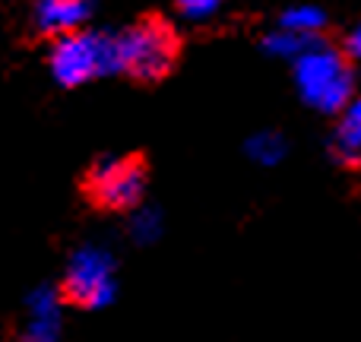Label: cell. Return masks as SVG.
Returning a JSON list of instances; mask_svg holds the SVG:
<instances>
[{"label": "cell", "mask_w": 361, "mask_h": 342, "mask_svg": "<svg viewBox=\"0 0 361 342\" xmlns=\"http://www.w3.org/2000/svg\"><path fill=\"white\" fill-rule=\"evenodd\" d=\"M292 80L307 108L339 114L355 95V61L345 54V48L317 38L292 61Z\"/></svg>", "instance_id": "6da1fadb"}, {"label": "cell", "mask_w": 361, "mask_h": 342, "mask_svg": "<svg viewBox=\"0 0 361 342\" xmlns=\"http://www.w3.org/2000/svg\"><path fill=\"white\" fill-rule=\"evenodd\" d=\"M48 70L57 86L80 89L102 76H114L118 70V38L114 32L76 29L67 35H57L48 51Z\"/></svg>", "instance_id": "7a4b0ae2"}, {"label": "cell", "mask_w": 361, "mask_h": 342, "mask_svg": "<svg viewBox=\"0 0 361 342\" xmlns=\"http://www.w3.org/2000/svg\"><path fill=\"white\" fill-rule=\"evenodd\" d=\"M118 38V70L140 83H159L175 70L180 54V38L175 25L162 16H146L127 29L114 32Z\"/></svg>", "instance_id": "3957f363"}, {"label": "cell", "mask_w": 361, "mask_h": 342, "mask_svg": "<svg viewBox=\"0 0 361 342\" xmlns=\"http://www.w3.org/2000/svg\"><path fill=\"white\" fill-rule=\"evenodd\" d=\"M61 298L82 311L108 307L118 295V263L102 244H82L67 257L61 276Z\"/></svg>", "instance_id": "277c9868"}, {"label": "cell", "mask_w": 361, "mask_h": 342, "mask_svg": "<svg viewBox=\"0 0 361 342\" xmlns=\"http://www.w3.org/2000/svg\"><path fill=\"white\" fill-rule=\"evenodd\" d=\"M89 203L105 212H130L146 197V165L137 156H105L82 181Z\"/></svg>", "instance_id": "5b68a950"}, {"label": "cell", "mask_w": 361, "mask_h": 342, "mask_svg": "<svg viewBox=\"0 0 361 342\" xmlns=\"http://www.w3.org/2000/svg\"><path fill=\"white\" fill-rule=\"evenodd\" d=\"M63 307L67 301L61 298V288L35 286L25 295V324L19 342H61Z\"/></svg>", "instance_id": "8992f818"}, {"label": "cell", "mask_w": 361, "mask_h": 342, "mask_svg": "<svg viewBox=\"0 0 361 342\" xmlns=\"http://www.w3.org/2000/svg\"><path fill=\"white\" fill-rule=\"evenodd\" d=\"M95 13V0H35L32 4V25L48 38L67 35L89 25Z\"/></svg>", "instance_id": "52a82bcc"}, {"label": "cell", "mask_w": 361, "mask_h": 342, "mask_svg": "<svg viewBox=\"0 0 361 342\" xmlns=\"http://www.w3.org/2000/svg\"><path fill=\"white\" fill-rule=\"evenodd\" d=\"M333 152L339 162L361 165V92L352 95V102L339 111L336 137H333Z\"/></svg>", "instance_id": "ba28073f"}, {"label": "cell", "mask_w": 361, "mask_h": 342, "mask_svg": "<svg viewBox=\"0 0 361 342\" xmlns=\"http://www.w3.org/2000/svg\"><path fill=\"white\" fill-rule=\"evenodd\" d=\"M276 25L292 29V32L307 35V38H320L326 29V13L314 4H295V6H288V10L279 13V23Z\"/></svg>", "instance_id": "9c48e42d"}, {"label": "cell", "mask_w": 361, "mask_h": 342, "mask_svg": "<svg viewBox=\"0 0 361 342\" xmlns=\"http://www.w3.org/2000/svg\"><path fill=\"white\" fill-rule=\"evenodd\" d=\"M247 159L254 165H263V169H273V165H279L282 159H286V152H288V143H286V137L282 133H276V130H260V133H254V137L247 140Z\"/></svg>", "instance_id": "30bf717a"}, {"label": "cell", "mask_w": 361, "mask_h": 342, "mask_svg": "<svg viewBox=\"0 0 361 342\" xmlns=\"http://www.w3.org/2000/svg\"><path fill=\"white\" fill-rule=\"evenodd\" d=\"M320 38H324V35H320ZM311 42H317V38H307V35H298V32H292V29L276 25V29H269L267 35H263V51H267L269 57H279V61L292 63Z\"/></svg>", "instance_id": "8fae6325"}, {"label": "cell", "mask_w": 361, "mask_h": 342, "mask_svg": "<svg viewBox=\"0 0 361 342\" xmlns=\"http://www.w3.org/2000/svg\"><path fill=\"white\" fill-rule=\"evenodd\" d=\"M130 235L133 241L149 244L162 235V212L156 206H143L140 203L137 209H130Z\"/></svg>", "instance_id": "7c38bea8"}, {"label": "cell", "mask_w": 361, "mask_h": 342, "mask_svg": "<svg viewBox=\"0 0 361 342\" xmlns=\"http://www.w3.org/2000/svg\"><path fill=\"white\" fill-rule=\"evenodd\" d=\"M175 6L180 19H187V23H209L225 6V0H175Z\"/></svg>", "instance_id": "4fadbf2b"}, {"label": "cell", "mask_w": 361, "mask_h": 342, "mask_svg": "<svg viewBox=\"0 0 361 342\" xmlns=\"http://www.w3.org/2000/svg\"><path fill=\"white\" fill-rule=\"evenodd\" d=\"M345 54H349L355 63H361V23L349 32V38H345Z\"/></svg>", "instance_id": "5bb4252c"}]
</instances>
